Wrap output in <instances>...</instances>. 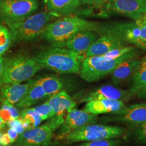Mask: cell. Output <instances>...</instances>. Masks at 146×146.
Wrapping results in <instances>:
<instances>
[{"mask_svg": "<svg viewBox=\"0 0 146 146\" xmlns=\"http://www.w3.org/2000/svg\"><path fill=\"white\" fill-rule=\"evenodd\" d=\"M84 54L61 47H54L41 52L35 58L42 68L58 73H79Z\"/></svg>", "mask_w": 146, "mask_h": 146, "instance_id": "6da1fadb", "label": "cell"}, {"mask_svg": "<svg viewBox=\"0 0 146 146\" xmlns=\"http://www.w3.org/2000/svg\"><path fill=\"white\" fill-rule=\"evenodd\" d=\"M98 25L78 17H65L49 23L42 33L43 37L56 47H61L75 34L86 30L96 31Z\"/></svg>", "mask_w": 146, "mask_h": 146, "instance_id": "7a4b0ae2", "label": "cell"}, {"mask_svg": "<svg viewBox=\"0 0 146 146\" xmlns=\"http://www.w3.org/2000/svg\"><path fill=\"white\" fill-rule=\"evenodd\" d=\"M125 129L119 126L89 124L62 134H58L55 139L64 144L78 142L94 141L119 138L125 133Z\"/></svg>", "mask_w": 146, "mask_h": 146, "instance_id": "3957f363", "label": "cell"}, {"mask_svg": "<svg viewBox=\"0 0 146 146\" xmlns=\"http://www.w3.org/2000/svg\"><path fill=\"white\" fill-rule=\"evenodd\" d=\"M58 15L50 11H44L29 16L25 19L7 25L14 43L27 42L42 33L49 23Z\"/></svg>", "mask_w": 146, "mask_h": 146, "instance_id": "277c9868", "label": "cell"}, {"mask_svg": "<svg viewBox=\"0 0 146 146\" xmlns=\"http://www.w3.org/2000/svg\"><path fill=\"white\" fill-rule=\"evenodd\" d=\"M35 58L16 55L5 60L2 84H21L35 75L42 69Z\"/></svg>", "mask_w": 146, "mask_h": 146, "instance_id": "5b68a950", "label": "cell"}, {"mask_svg": "<svg viewBox=\"0 0 146 146\" xmlns=\"http://www.w3.org/2000/svg\"><path fill=\"white\" fill-rule=\"evenodd\" d=\"M137 52V49L135 48L131 52L111 60H104L100 56L86 57L81 63L79 74L87 82L97 81L111 73L122 61L134 58Z\"/></svg>", "mask_w": 146, "mask_h": 146, "instance_id": "8992f818", "label": "cell"}, {"mask_svg": "<svg viewBox=\"0 0 146 146\" xmlns=\"http://www.w3.org/2000/svg\"><path fill=\"white\" fill-rule=\"evenodd\" d=\"M64 120L63 116L54 115L46 123L24 131L16 140V146H48L54 132Z\"/></svg>", "mask_w": 146, "mask_h": 146, "instance_id": "52a82bcc", "label": "cell"}, {"mask_svg": "<svg viewBox=\"0 0 146 146\" xmlns=\"http://www.w3.org/2000/svg\"><path fill=\"white\" fill-rule=\"evenodd\" d=\"M96 31L101 36L110 35L119 38L127 45L135 44L138 48L146 50L140 38V31L135 22H115L98 25Z\"/></svg>", "mask_w": 146, "mask_h": 146, "instance_id": "ba28073f", "label": "cell"}, {"mask_svg": "<svg viewBox=\"0 0 146 146\" xmlns=\"http://www.w3.org/2000/svg\"><path fill=\"white\" fill-rule=\"evenodd\" d=\"M37 8V0H0V24L24 20Z\"/></svg>", "mask_w": 146, "mask_h": 146, "instance_id": "9c48e42d", "label": "cell"}, {"mask_svg": "<svg viewBox=\"0 0 146 146\" xmlns=\"http://www.w3.org/2000/svg\"><path fill=\"white\" fill-rule=\"evenodd\" d=\"M106 11L136 20L146 13V0H108Z\"/></svg>", "mask_w": 146, "mask_h": 146, "instance_id": "30bf717a", "label": "cell"}, {"mask_svg": "<svg viewBox=\"0 0 146 146\" xmlns=\"http://www.w3.org/2000/svg\"><path fill=\"white\" fill-rule=\"evenodd\" d=\"M105 121H115L123 123L133 127L146 121V104H132L125 107L104 117Z\"/></svg>", "mask_w": 146, "mask_h": 146, "instance_id": "8fae6325", "label": "cell"}, {"mask_svg": "<svg viewBox=\"0 0 146 146\" xmlns=\"http://www.w3.org/2000/svg\"><path fill=\"white\" fill-rule=\"evenodd\" d=\"M135 93L131 90H122L110 85H105L84 94L81 98L82 102L102 99L117 100L128 101Z\"/></svg>", "mask_w": 146, "mask_h": 146, "instance_id": "7c38bea8", "label": "cell"}, {"mask_svg": "<svg viewBox=\"0 0 146 146\" xmlns=\"http://www.w3.org/2000/svg\"><path fill=\"white\" fill-rule=\"evenodd\" d=\"M99 120L98 115L74 108L68 112L64 122L60 125L59 134L67 133L73 129L89 124L96 123Z\"/></svg>", "mask_w": 146, "mask_h": 146, "instance_id": "4fadbf2b", "label": "cell"}, {"mask_svg": "<svg viewBox=\"0 0 146 146\" xmlns=\"http://www.w3.org/2000/svg\"><path fill=\"white\" fill-rule=\"evenodd\" d=\"M96 31L86 30L80 31L70 37L66 43L68 49L85 54L90 46L98 38Z\"/></svg>", "mask_w": 146, "mask_h": 146, "instance_id": "5bb4252c", "label": "cell"}, {"mask_svg": "<svg viewBox=\"0 0 146 146\" xmlns=\"http://www.w3.org/2000/svg\"><path fill=\"white\" fill-rule=\"evenodd\" d=\"M125 46L127 44L117 38L110 35H102L89 48L86 57L103 55L113 49Z\"/></svg>", "mask_w": 146, "mask_h": 146, "instance_id": "9a60e30c", "label": "cell"}, {"mask_svg": "<svg viewBox=\"0 0 146 146\" xmlns=\"http://www.w3.org/2000/svg\"><path fill=\"white\" fill-rule=\"evenodd\" d=\"M140 63V60L133 58L122 61L111 72V83L117 86L132 78Z\"/></svg>", "mask_w": 146, "mask_h": 146, "instance_id": "2e32d148", "label": "cell"}, {"mask_svg": "<svg viewBox=\"0 0 146 146\" xmlns=\"http://www.w3.org/2000/svg\"><path fill=\"white\" fill-rule=\"evenodd\" d=\"M29 84H3L0 87V102L1 104L14 106L23 97Z\"/></svg>", "mask_w": 146, "mask_h": 146, "instance_id": "e0dca14e", "label": "cell"}, {"mask_svg": "<svg viewBox=\"0 0 146 146\" xmlns=\"http://www.w3.org/2000/svg\"><path fill=\"white\" fill-rule=\"evenodd\" d=\"M125 107L123 101L121 100L102 99L89 101L83 110L89 113L98 115L101 114L112 113Z\"/></svg>", "mask_w": 146, "mask_h": 146, "instance_id": "ac0fdd59", "label": "cell"}, {"mask_svg": "<svg viewBox=\"0 0 146 146\" xmlns=\"http://www.w3.org/2000/svg\"><path fill=\"white\" fill-rule=\"evenodd\" d=\"M47 102L52 108L55 115L58 116H63L65 112L68 113L76 106L75 101L65 91L52 95Z\"/></svg>", "mask_w": 146, "mask_h": 146, "instance_id": "d6986e66", "label": "cell"}, {"mask_svg": "<svg viewBox=\"0 0 146 146\" xmlns=\"http://www.w3.org/2000/svg\"><path fill=\"white\" fill-rule=\"evenodd\" d=\"M46 96L42 86L36 80L29 84L26 94L14 106L19 110L28 108Z\"/></svg>", "mask_w": 146, "mask_h": 146, "instance_id": "ffe728a7", "label": "cell"}, {"mask_svg": "<svg viewBox=\"0 0 146 146\" xmlns=\"http://www.w3.org/2000/svg\"><path fill=\"white\" fill-rule=\"evenodd\" d=\"M81 0H47L48 11L58 15H68L77 10Z\"/></svg>", "mask_w": 146, "mask_h": 146, "instance_id": "44dd1931", "label": "cell"}, {"mask_svg": "<svg viewBox=\"0 0 146 146\" xmlns=\"http://www.w3.org/2000/svg\"><path fill=\"white\" fill-rule=\"evenodd\" d=\"M131 90L136 92L146 87V55L141 60V63L131 78Z\"/></svg>", "mask_w": 146, "mask_h": 146, "instance_id": "7402d4cb", "label": "cell"}, {"mask_svg": "<svg viewBox=\"0 0 146 146\" xmlns=\"http://www.w3.org/2000/svg\"><path fill=\"white\" fill-rule=\"evenodd\" d=\"M38 81L47 96H52L61 92L63 86L58 78L53 76L44 77L38 80Z\"/></svg>", "mask_w": 146, "mask_h": 146, "instance_id": "603a6c76", "label": "cell"}, {"mask_svg": "<svg viewBox=\"0 0 146 146\" xmlns=\"http://www.w3.org/2000/svg\"><path fill=\"white\" fill-rule=\"evenodd\" d=\"M20 117L21 120L29 124L31 129L38 126L44 120L33 108L22 110L20 113Z\"/></svg>", "mask_w": 146, "mask_h": 146, "instance_id": "cb8c5ba5", "label": "cell"}, {"mask_svg": "<svg viewBox=\"0 0 146 146\" xmlns=\"http://www.w3.org/2000/svg\"><path fill=\"white\" fill-rule=\"evenodd\" d=\"M11 37L8 27L0 24V55L2 56L11 47Z\"/></svg>", "mask_w": 146, "mask_h": 146, "instance_id": "d4e9b609", "label": "cell"}, {"mask_svg": "<svg viewBox=\"0 0 146 146\" xmlns=\"http://www.w3.org/2000/svg\"><path fill=\"white\" fill-rule=\"evenodd\" d=\"M135 48L133 46H125L113 49L107 52L104 55H101L100 57L104 60H111L125 55L133 50Z\"/></svg>", "mask_w": 146, "mask_h": 146, "instance_id": "484cf974", "label": "cell"}, {"mask_svg": "<svg viewBox=\"0 0 146 146\" xmlns=\"http://www.w3.org/2000/svg\"><path fill=\"white\" fill-rule=\"evenodd\" d=\"M121 141L113 139L84 141L73 146H120Z\"/></svg>", "mask_w": 146, "mask_h": 146, "instance_id": "4316f807", "label": "cell"}, {"mask_svg": "<svg viewBox=\"0 0 146 146\" xmlns=\"http://www.w3.org/2000/svg\"><path fill=\"white\" fill-rule=\"evenodd\" d=\"M33 108L41 115L44 120L51 119L55 115V113L52 108L47 102Z\"/></svg>", "mask_w": 146, "mask_h": 146, "instance_id": "83f0119b", "label": "cell"}, {"mask_svg": "<svg viewBox=\"0 0 146 146\" xmlns=\"http://www.w3.org/2000/svg\"><path fill=\"white\" fill-rule=\"evenodd\" d=\"M133 128V135L136 140L142 143H146V121Z\"/></svg>", "mask_w": 146, "mask_h": 146, "instance_id": "f1b7e54d", "label": "cell"}, {"mask_svg": "<svg viewBox=\"0 0 146 146\" xmlns=\"http://www.w3.org/2000/svg\"><path fill=\"white\" fill-rule=\"evenodd\" d=\"M135 22L140 29V38L146 49V13L136 19Z\"/></svg>", "mask_w": 146, "mask_h": 146, "instance_id": "f546056e", "label": "cell"}, {"mask_svg": "<svg viewBox=\"0 0 146 146\" xmlns=\"http://www.w3.org/2000/svg\"><path fill=\"white\" fill-rule=\"evenodd\" d=\"M6 123L10 128H13L19 134V135L27 131L23 125V122L21 120V119H11L7 121Z\"/></svg>", "mask_w": 146, "mask_h": 146, "instance_id": "4dcf8cb0", "label": "cell"}, {"mask_svg": "<svg viewBox=\"0 0 146 146\" xmlns=\"http://www.w3.org/2000/svg\"><path fill=\"white\" fill-rule=\"evenodd\" d=\"M108 0H81V4L101 7L106 5Z\"/></svg>", "mask_w": 146, "mask_h": 146, "instance_id": "1f68e13d", "label": "cell"}, {"mask_svg": "<svg viewBox=\"0 0 146 146\" xmlns=\"http://www.w3.org/2000/svg\"><path fill=\"white\" fill-rule=\"evenodd\" d=\"M8 134V135L9 136L10 139H11V141L14 143V142H15L16 140H17V139L18 138L19 136V134L17 133V132L14 130L13 128H10L7 133Z\"/></svg>", "mask_w": 146, "mask_h": 146, "instance_id": "d6a6232c", "label": "cell"}, {"mask_svg": "<svg viewBox=\"0 0 146 146\" xmlns=\"http://www.w3.org/2000/svg\"><path fill=\"white\" fill-rule=\"evenodd\" d=\"M135 95L139 99L146 101V87L137 90L135 93Z\"/></svg>", "mask_w": 146, "mask_h": 146, "instance_id": "836d02e7", "label": "cell"}, {"mask_svg": "<svg viewBox=\"0 0 146 146\" xmlns=\"http://www.w3.org/2000/svg\"><path fill=\"white\" fill-rule=\"evenodd\" d=\"M5 59L2 56L0 55V87L2 85V76L3 73Z\"/></svg>", "mask_w": 146, "mask_h": 146, "instance_id": "e575fe53", "label": "cell"}, {"mask_svg": "<svg viewBox=\"0 0 146 146\" xmlns=\"http://www.w3.org/2000/svg\"><path fill=\"white\" fill-rule=\"evenodd\" d=\"M5 123H6V122H5V121L3 120L1 118V117L0 116V131L5 127Z\"/></svg>", "mask_w": 146, "mask_h": 146, "instance_id": "d590c367", "label": "cell"}, {"mask_svg": "<svg viewBox=\"0 0 146 146\" xmlns=\"http://www.w3.org/2000/svg\"></svg>", "mask_w": 146, "mask_h": 146, "instance_id": "8d00e7d4", "label": "cell"}]
</instances>
